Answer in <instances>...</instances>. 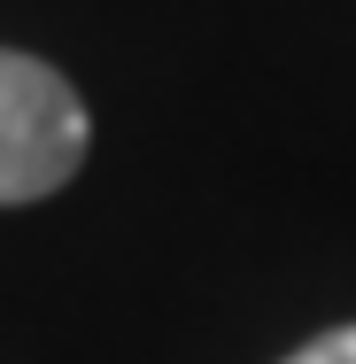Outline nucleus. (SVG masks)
Segmentation results:
<instances>
[{
	"label": "nucleus",
	"mask_w": 356,
	"mask_h": 364,
	"mask_svg": "<svg viewBox=\"0 0 356 364\" xmlns=\"http://www.w3.org/2000/svg\"><path fill=\"white\" fill-rule=\"evenodd\" d=\"M85 147H93V117L77 85L39 55L0 47V210L47 202L55 186H70Z\"/></svg>",
	"instance_id": "1"
},
{
	"label": "nucleus",
	"mask_w": 356,
	"mask_h": 364,
	"mask_svg": "<svg viewBox=\"0 0 356 364\" xmlns=\"http://www.w3.org/2000/svg\"><path fill=\"white\" fill-rule=\"evenodd\" d=\"M286 364H356V326H333V333H318V341H302Z\"/></svg>",
	"instance_id": "2"
}]
</instances>
